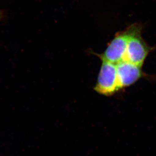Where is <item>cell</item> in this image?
<instances>
[{
    "label": "cell",
    "mask_w": 156,
    "mask_h": 156,
    "mask_svg": "<svg viewBox=\"0 0 156 156\" xmlns=\"http://www.w3.org/2000/svg\"><path fill=\"white\" fill-rule=\"evenodd\" d=\"M141 66L131 62L122 61L116 64L117 74L120 90L131 86L141 76Z\"/></svg>",
    "instance_id": "obj_4"
},
{
    "label": "cell",
    "mask_w": 156,
    "mask_h": 156,
    "mask_svg": "<svg viewBox=\"0 0 156 156\" xmlns=\"http://www.w3.org/2000/svg\"><path fill=\"white\" fill-rule=\"evenodd\" d=\"M137 25V23L133 24L124 31L117 33L106 50L100 54H97L101 60L115 64L122 61L129 39Z\"/></svg>",
    "instance_id": "obj_1"
},
{
    "label": "cell",
    "mask_w": 156,
    "mask_h": 156,
    "mask_svg": "<svg viewBox=\"0 0 156 156\" xmlns=\"http://www.w3.org/2000/svg\"><path fill=\"white\" fill-rule=\"evenodd\" d=\"M4 17V12L3 11L0 10V20L3 18Z\"/></svg>",
    "instance_id": "obj_5"
},
{
    "label": "cell",
    "mask_w": 156,
    "mask_h": 156,
    "mask_svg": "<svg viewBox=\"0 0 156 156\" xmlns=\"http://www.w3.org/2000/svg\"><path fill=\"white\" fill-rule=\"evenodd\" d=\"M94 90L99 94L106 96H111L120 90L116 64L102 61Z\"/></svg>",
    "instance_id": "obj_3"
},
{
    "label": "cell",
    "mask_w": 156,
    "mask_h": 156,
    "mask_svg": "<svg viewBox=\"0 0 156 156\" xmlns=\"http://www.w3.org/2000/svg\"><path fill=\"white\" fill-rule=\"evenodd\" d=\"M141 26L138 24L130 37L123 60L141 67L151 50L141 37Z\"/></svg>",
    "instance_id": "obj_2"
}]
</instances>
